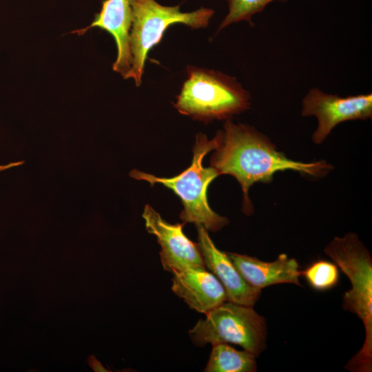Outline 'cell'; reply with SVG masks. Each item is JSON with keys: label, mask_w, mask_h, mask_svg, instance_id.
Here are the masks:
<instances>
[{"label": "cell", "mask_w": 372, "mask_h": 372, "mask_svg": "<svg viewBox=\"0 0 372 372\" xmlns=\"http://www.w3.org/2000/svg\"><path fill=\"white\" fill-rule=\"evenodd\" d=\"M210 158V165L219 175L234 176L242 191V211L254 213L249 188L256 183H269L278 172L291 170L311 177H322L333 167L324 160L310 163L288 158L265 134L254 127L226 120L222 138Z\"/></svg>", "instance_id": "6da1fadb"}, {"label": "cell", "mask_w": 372, "mask_h": 372, "mask_svg": "<svg viewBox=\"0 0 372 372\" xmlns=\"http://www.w3.org/2000/svg\"><path fill=\"white\" fill-rule=\"evenodd\" d=\"M324 251L349 278L351 287L342 296V308L362 321L365 338L362 348L345 368L353 372L372 369V259L369 250L353 232L335 236Z\"/></svg>", "instance_id": "7a4b0ae2"}, {"label": "cell", "mask_w": 372, "mask_h": 372, "mask_svg": "<svg viewBox=\"0 0 372 372\" xmlns=\"http://www.w3.org/2000/svg\"><path fill=\"white\" fill-rule=\"evenodd\" d=\"M221 138L222 130L211 139H208L203 133L197 134L190 166L176 176L156 177L138 169L131 171L130 176L136 180H145L151 186L159 183L172 189L183 203V209L180 218L184 223L200 225L210 231H219L229 223V220L211 209L207 197L209 185L219 174L212 167H205L203 161L207 154L216 149Z\"/></svg>", "instance_id": "3957f363"}, {"label": "cell", "mask_w": 372, "mask_h": 372, "mask_svg": "<svg viewBox=\"0 0 372 372\" xmlns=\"http://www.w3.org/2000/svg\"><path fill=\"white\" fill-rule=\"evenodd\" d=\"M186 72L174 104L180 114L208 123L230 119L250 107L251 96L235 77L194 66Z\"/></svg>", "instance_id": "277c9868"}, {"label": "cell", "mask_w": 372, "mask_h": 372, "mask_svg": "<svg viewBox=\"0 0 372 372\" xmlns=\"http://www.w3.org/2000/svg\"><path fill=\"white\" fill-rule=\"evenodd\" d=\"M132 23L130 34L132 66L125 79H133L136 86L142 83L145 63L149 50L159 43L166 30L175 23L192 28H205L214 10L200 8L189 12L180 10V5L165 6L155 0H130Z\"/></svg>", "instance_id": "5b68a950"}, {"label": "cell", "mask_w": 372, "mask_h": 372, "mask_svg": "<svg viewBox=\"0 0 372 372\" xmlns=\"http://www.w3.org/2000/svg\"><path fill=\"white\" fill-rule=\"evenodd\" d=\"M267 323L253 307L224 302L199 320L189 331L193 343H231L242 347L256 358L266 347Z\"/></svg>", "instance_id": "8992f818"}, {"label": "cell", "mask_w": 372, "mask_h": 372, "mask_svg": "<svg viewBox=\"0 0 372 372\" xmlns=\"http://www.w3.org/2000/svg\"><path fill=\"white\" fill-rule=\"evenodd\" d=\"M301 114L303 116L316 117L318 126L312 134V141L313 143L320 145L339 123L371 119L372 94L342 97L313 87L302 99Z\"/></svg>", "instance_id": "52a82bcc"}, {"label": "cell", "mask_w": 372, "mask_h": 372, "mask_svg": "<svg viewBox=\"0 0 372 372\" xmlns=\"http://www.w3.org/2000/svg\"><path fill=\"white\" fill-rule=\"evenodd\" d=\"M142 217L148 233L154 235L161 245V261L165 271L173 273L186 269H206L198 243L183 233L182 224H170L149 205L144 207Z\"/></svg>", "instance_id": "ba28073f"}, {"label": "cell", "mask_w": 372, "mask_h": 372, "mask_svg": "<svg viewBox=\"0 0 372 372\" xmlns=\"http://www.w3.org/2000/svg\"><path fill=\"white\" fill-rule=\"evenodd\" d=\"M198 245L207 267L223 285L227 301L254 307L259 299L261 289L247 284L236 269L227 253L219 250L210 238L207 230L200 225H196Z\"/></svg>", "instance_id": "9c48e42d"}, {"label": "cell", "mask_w": 372, "mask_h": 372, "mask_svg": "<svg viewBox=\"0 0 372 372\" xmlns=\"http://www.w3.org/2000/svg\"><path fill=\"white\" fill-rule=\"evenodd\" d=\"M132 23L130 0H103L100 12L95 15L92 23L72 33L83 35L92 28H99L110 33L114 39L117 48V56L112 69L125 79L132 66L130 41Z\"/></svg>", "instance_id": "30bf717a"}, {"label": "cell", "mask_w": 372, "mask_h": 372, "mask_svg": "<svg viewBox=\"0 0 372 372\" xmlns=\"http://www.w3.org/2000/svg\"><path fill=\"white\" fill-rule=\"evenodd\" d=\"M172 273V291L190 308L206 315L227 301L223 285L206 269H186Z\"/></svg>", "instance_id": "8fae6325"}, {"label": "cell", "mask_w": 372, "mask_h": 372, "mask_svg": "<svg viewBox=\"0 0 372 372\" xmlns=\"http://www.w3.org/2000/svg\"><path fill=\"white\" fill-rule=\"evenodd\" d=\"M227 254L245 282L262 289L276 284L291 283L302 286L300 266L294 258L280 254L272 262L260 260L255 257L237 253Z\"/></svg>", "instance_id": "7c38bea8"}, {"label": "cell", "mask_w": 372, "mask_h": 372, "mask_svg": "<svg viewBox=\"0 0 372 372\" xmlns=\"http://www.w3.org/2000/svg\"><path fill=\"white\" fill-rule=\"evenodd\" d=\"M213 348L205 369L206 372H254L256 356L244 350L238 351L227 343H218Z\"/></svg>", "instance_id": "4fadbf2b"}, {"label": "cell", "mask_w": 372, "mask_h": 372, "mask_svg": "<svg viewBox=\"0 0 372 372\" xmlns=\"http://www.w3.org/2000/svg\"><path fill=\"white\" fill-rule=\"evenodd\" d=\"M301 276L313 289L324 291L338 285L340 273L338 267L333 262L318 260L301 271Z\"/></svg>", "instance_id": "5bb4252c"}, {"label": "cell", "mask_w": 372, "mask_h": 372, "mask_svg": "<svg viewBox=\"0 0 372 372\" xmlns=\"http://www.w3.org/2000/svg\"><path fill=\"white\" fill-rule=\"evenodd\" d=\"M228 5V12L220 23L218 31L228 25L242 21L253 25L252 17L263 11L267 6L274 1L285 2L287 0H225Z\"/></svg>", "instance_id": "9a60e30c"}, {"label": "cell", "mask_w": 372, "mask_h": 372, "mask_svg": "<svg viewBox=\"0 0 372 372\" xmlns=\"http://www.w3.org/2000/svg\"><path fill=\"white\" fill-rule=\"evenodd\" d=\"M88 363L91 368L94 371H107L101 364L99 361H98L94 356H90L88 359Z\"/></svg>", "instance_id": "2e32d148"}, {"label": "cell", "mask_w": 372, "mask_h": 372, "mask_svg": "<svg viewBox=\"0 0 372 372\" xmlns=\"http://www.w3.org/2000/svg\"><path fill=\"white\" fill-rule=\"evenodd\" d=\"M23 163H24V161H18V162L10 163L3 165H0V172L23 165Z\"/></svg>", "instance_id": "e0dca14e"}]
</instances>
